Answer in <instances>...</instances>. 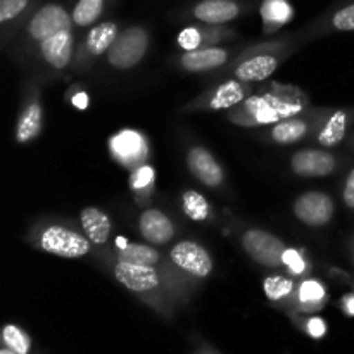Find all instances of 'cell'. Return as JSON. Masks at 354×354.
Returning a JSON list of instances; mask_svg holds the SVG:
<instances>
[{"instance_id":"5b68a950","label":"cell","mask_w":354,"mask_h":354,"mask_svg":"<svg viewBox=\"0 0 354 354\" xmlns=\"http://www.w3.org/2000/svg\"><path fill=\"white\" fill-rule=\"evenodd\" d=\"M294 213L310 227H324L334 216V201L324 192H306L296 201Z\"/></svg>"},{"instance_id":"30bf717a","label":"cell","mask_w":354,"mask_h":354,"mask_svg":"<svg viewBox=\"0 0 354 354\" xmlns=\"http://www.w3.org/2000/svg\"><path fill=\"white\" fill-rule=\"evenodd\" d=\"M290 165L301 176H327L335 169V158L325 151L310 149L294 154Z\"/></svg>"},{"instance_id":"ffe728a7","label":"cell","mask_w":354,"mask_h":354,"mask_svg":"<svg viewBox=\"0 0 354 354\" xmlns=\"http://www.w3.org/2000/svg\"><path fill=\"white\" fill-rule=\"evenodd\" d=\"M41 130V107L38 104H31L21 116L19 123L16 128V140L24 144L30 142L40 133Z\"/></svg>"},{"instance_id":"d590c367","label":"cell","mask_w":354,"mask_h":354,"mask_svg":"<svg viewBox=\"0 0 354 354\" xmlns=\"http://www.w3.org/2000/svg\"><path fill=\"white\" fill-rule=\"evenodd\" d=\"M342 197H344L346 206L351 207V209H354V169H353L351 173H349L348 182H346L344 194H342Z\"/></svg>"},{"instance_id":"8d00e7d4","label":"cell","mask_w":354,"mask_h":354,"mask_svg":"<svg viewBox=\"0 0 354 354\" xmlns=\"http://www.w3.org/2000/svg\"><path fill=\"white\" fill-rule=\"evenodd\" d=\"M73 106L76 109H86L88 107V95L85 92H78L75 97H73Z\"/></svg>"},{"instance_id":"ba28073f","label":"cell","mask_w":354,"mask_h":354,"mask_svg":"<svg viewBox=\"0 0 354 354\" xmlns=\"http://www.w3.org/2000/svg\"><path fill=\"white\" fill-rule=\"evenodd\" d=\"M114 277H116L121 286L137 294L152 292L159 286V275L154 266H142L120 261L114 266Z\"/></svg>"},{"instance_id":"e0dca14e","label":"cell","mask_w":354,"mask_h":354,"mask_svg":"<svg viewBox=\"0 0 354 354\" xmlns=\"http://www.w3.org/2000/svg\"><path fill=\"white\" fill-rule=\"evenodd\" d=\"M277 57L273 55H256V57L248 59L235 69V78L241 82H263L268 76L273 75L277 69Z\"/></svg>"},{"instance_id":"f1b7e54d","label":"cell","mask_w":354,"mask_h":354,"mask_svg":"<svg viewBox=\"0 0 354 354\" xmlns=\"http://www.w3.org/2000/svg\"><path fill=\"white\" fill-rule=\"evenodd\" d=\"M265 287V294L270 297L272 301H280L283 297L289 296L292 292V282L283 277H268L263 283Z\"/></svg>"},{"instance_id":"1f68e13d","label":"cell","mask_w":354,"mask_h":354,"mask_svg":"<svg viewBox=\"0 0 354 354\" xmlns=\"http://www.w3.org/2000/svg\"><path fill=\"white\" fill-rule=\"evenodd\" d=\"M203 41V35L197 28H185L182 33L178 35V45L183 48V50H197V47Z\"/></svg>"},{"instance_id":"5bb4252c","label":"cell","mask_w":354,"mask_h":354,"mask_svg":"<svg viewBox=\"0 0 354 354\" xmlns=\"http://www.w3.org/2000/svg\"><path fill=\"white\" fill-rule=\"evenodd\" d=\"M241 14V6L234 0H203L194 7V16L207 24H223Z\"/></svg>"},{"instance_id":"44dd1931","label":"cell","mask_w":354,"mask_h":354,"mask_svg":"<svg viewBox=\"0 0 354 354\" xmlns=\"http://www.w3.org/2000/svg\"><path fill=\"white\" fill-rule=\"evenodd\" d=\"M118 38V26L114 23H102L93 28L86 38V47L90 48L92 54H104L113 47V44Z\"/></svg>"},{"instance_id":"277c9868","label":"cell","mask_w":354,"mask_h":354,"mask_svg":"<svg viewBox=\"0 0 354 354\" xmlns=\"http://www.w3.org/2000/svg\"><path fill=\"white\" fill-rule=\"evenodd\" d=\"M242 245L256 263L268 266V268H277L282 265V256L287 249L280 239L265 230H258V228L245 232Z\"/></svg>"},{"instance_id":"4316f807","label":"cell","mask_w":354,"mask_h":354,"mask_svg":"<svg viewBox=\"0 0 354 354\" xmlns=\"http://www.w3.org/2000/svg\"><path fill=\"white\" fill-rule=\"evenodd\" d=\"M3 342H6V348H9L10 351L16 354H28L30 353L31 342L30 337L21 330L16 325H6L2 332Z\"/></svg>"},{"instance_id":"603a6c76","label":"cell","mask_w":354,"mask_h":354,"mask_svg":"<svg viewBox=\"0 0 354 354\" xmlns=\"http://www.w3.org/2000/svg\"><path fill=\"white\" fill-rule=\"evenodd\" d=\"M263 21L266 24H273V26H282V24L289 23L294 16L292 6L287 0H265L261 3Z\"/></svg>"},{"instance_id":"f35d334b","label":"cell","mask_w":354,"mask_h":354,"mask_svg":"<svg viewBox=\"0 0 354 354\" xmlns=\"http://www.w3.org/2000/svg\"><path fill=\"white\" fill-rule=\"evenodd\" d=\"M118 248H120V251L121 249H124V248H128V242L127 241H123V239H118Z\"/></svg>"},{"instance_id":"ac0fdd59","label":"cell","mask_w":354,"mask_h":354,"mask_svg":"<svg viewBox=\"0 0 354 354\" xmlns=\"http://www.w3.org/2000/svg\"><path fill=\"white\" fill-rule=\"evenodd\" d=\"M248 95V90L237 82V80H230V82H225L223 85L218 86V90L214 92L213 99H211L209 107L211 109H232L237 104H241L242 100Z\"/></svg>"},{"instance_id":"83f0119b","label":"cell","mask_w":354,"mask_h":354,"mask_svg":"<svg viewBox=\"0 0 354 354\" xmlns=\"http://www.w3.org/2000/svg\"><path fill=\"white\" fill-rule=\"evenodd\" d=\"M325 299V289L317 280H306L299 287V301L304 306L317 308Z\"/></svg>"},{"instance_id":"4dcf8cb0","label":"cell","mask_w":354,"mask_h":354,"mask_svg":"<svg viewBox=\"0 0 354 354\" xmlns=\"http://www.w3.org/2000/svg\"><path fill=\"white\" fill-rule=\"evenodd\" d=\"M28 2L30 0H0V21L7 23L19 16L28 7Z\"/></svg>"},{"instance_id":"3957f363","label":"cell","mask_w":354,"mask_h":354,"mask_svg":"<svg viewBox=\"0 0 354 354\" xmlns=\"http://www.w3.org/2000/svg\"><path fill=\"white\" fill-rule=\"evenodd\" d=\"M149 47V37L142 28H128L118 35L116 41L109 48V62L120 69L133 68L142 61Z\"/></svg>"},{"instance_id":"6da1fadb","label":"cell","mask_w":354,"mask_h":354,"mask_svg":"<svg viewBox=\"0 0 354 354\" xmlns=\"http://www.w3.org/2000/svg\"><path fill=\"white\" fill-rule=\"evenodd\" d=\"M303 106L299 102H292L289 99L275 95V93H265V95H252L237 107L235 113L230 114L232 120L239 124H272L287 118L296 116L301 113Z\"/></svg>"},{"instance_id":"9a60e30c","label":"cell","mask_w":354,"mask_h":354,"mask_svg":"<svg viewBox=\"0 0 354 354\" xmlns=\"http://www.w3.org/2000/svg\"><path fill=\"white\" fill-rule=\"evenodd\" d=\"M227 59L228 52L225 48H197V50L183 54L182 64L189 71H207V69H214L225 64Z\"/></svg>"},{"instance_id":"f546056e","label":"cell","mask_w":354,"mask_h":354,"mask_svg":"<svg viewBox=\"0 0 354 354\" xmlns=\"http://www.w3.org/2000/svg\"><path fill=\"white\" fill-rule=\"evenodd\" d=\"M332 26L339 31H354V3L342 7L334 14Z\"/></svg>"},{"instance_id":"4fadbf2b","label":"cell","mask_w":354,"mask_h":354,"mask_svg":"<svg viewBox=\"0 0 354 354\" xmlns=\"http://www.w3.org/2000/svg\"><path fill=\"white\" fill-rule=\"evenodd\" d=\"M40 52L45 61L54 68L62 69L69 64L73 55L71 30L61 31L40 41Z\"/></svg>"},{"instance_id":"cb8c5ba5","label":"cell","mask_w":354,"mask_h":354,"mask_svg":"<svg viewBox=\"0 0 354 354\" xmlns=\"http://www.w3.org/2000/svg\"><path fill=\"white\" fill-rule=\"evenodd\" d=\"M161 259L158 251L151 248V245L144 244H128V248L120 251V261L123 263H133V265L142 266H156Z\"/></svg>"},{"instance_id":"d6a6232c","label":"cell","mask_w":354,"mask_h":354,"mask_svg":"<svg viewBox=\"0 0 354 354\" xmlns=\"http://www.w3.org/2000/svg\"><path fill=\"white\" fill-rule=\"evenodd\" d=\"M282 265H286L294 275H301L306 270V263H304L303 256L296 249H286L282 256Z\"/></svg>"},{"instance_id":"2e32d148","label":"cell","mask_w":354,"mask_h":354,"mask_svg":"<svg viewBox=\"0 0 354 354\" xmlns=\"http://www.w3.org/2000/svg\"><path fill=\"white\" fill-rule=\"evenodd\" d=\"M85 235L93 244H106L111 235V220L97 207H85L80 214Z\"/></svg>"},{"instance_id":"ab89813d","label":"cell","mask_w":354,"mask_h":354,"mask_svg":"<svg viewBox=\"0 0 354 354\" xmlns=\"http://www.w3.org/2000/svg\"><path fill=\"white\" fill-rule=\"evenodd\" d=\"M0 354H16V353H12L9 348H6V349H2V351H0Z\"/></svg>"},{"instance_id":"74e56055","label":"cell","mask_w":354,"mask_h":354,"mask_svg":"<svg viewBox=\"0 0 354 354\" xmlns=\"http://www.w3.org/2000/svg\"><path fill=\"white\" fill-rule=\"evenodd\" d=\"M342 308H344V311L349 315V317H354V294H349V296L344 297V301H342Z\"/></svg>"},{"instance_id":"836d02e7","label":"cell","mask_w":354,"mask_h":354,"mask_svg":"<svg viewBox=\"0 0 354 354\" xmlns=\"http://www.w3.org/2000/svg\"><path fill=\"white\" fill-rule=\"evenodd\" d=\"M154 180V169L151 166H140V168L135 169L133 176H131V187L137 190L145 189L149 187Z\"/></svg>"},{"instance_id":"d6986e66","label":"cell","mask_w":354,"mask_h":354,"mask_svg":"<svg viewBox=\"0 0 354 354\" xmlns=\"http://www.w3.org/2000/svg\"><path fill=\"white\" fill-rule=\"evenodd\" d=\"M346 130H348V114L344 111H335L318 135V142L324 147H334V145L341 144Z\"/></svg>"},{"instance_id":"7402d4cb","label":"cell","mask_w":354,"mask_h":354,"mask_svg":"<svg viewBox=\"0 0 354 354\" xmlns=\"http://www.w3.org/2000/svg\"><path fill=\"white\" fill-rule=\"evenodd\" d=\"M308 127L303 120H297V118H287V120L279 121V123L273 127L272 137L273 140L279 142V144H294V142L301 140V138L306 135Z\"/></svg>"},{"instance_id":"484cf974","label":"cell","mask_w":354,"mask_h":354,"mask_svg":"<svg viewBox=\"0 0 354 354\" xmlns=\"http://www.w3.org/2000/svg\"><path fill=\"white\" fill-rule=\"evenodd\" d=\"M182 204L187 216L194 221L207 220V216H209L211 213L209 203H207L199 192H194V190H187V192L183 194Z\"/></svg>"},{"instance_id":"52a82bcc","label":"cell","mask_w":354,"mask_h":354,"mask_svg":"<svg viewBox=\"0 0 354 354\" xmlns=\"http://www.w3.org/2000/svg\"><path fill=\"white\" fill-rule=\"evenodd\" d=\"M169 256H171V261L178 268L190 273V275L199 277V279H204V277H207L213 272L211 256L207 254L206 249H203L196 242H180V244H176L171 249V254Z\"/></svg>"},{"instance_id":"9c48e42d","label":"cell","mask_w":354,"mask_h":354,"mask_svg":"<svg viewBox=\"0 0 354 354\" xmlns=\"http://www.w3.org/2000/svg\"><path fill=\"white\" fill-rule=\"evenodd\" d=\"M111 152L123 166H138L147 158V144L144 137L133 130H124L109 140Z\"/></svg>"},{"instance_id":"7c38bea8","label":"cell","mask_w":354,"mask_h":354,"mask_svg":"<svg viewBox=\"0 0 354 354\" xmlns=\"http://www.w3.org/2000/svg\"><path fill=\"white\" fill-rule=\"evenodd\" d=\"M140 234L147 242L154 245L166 244L175 235V227H173L171 220L166 216L165 213L158 209H147L140 214Z\"/></svg>"},{"instance_id":"d4e9b609","label":"cell","mask_w":354,"mask_h":354,"mask_svg":"<svg viewBox=\"0 0 354 354\" xmlns=\"http://www.w3.org/2000/svg\"><path fill=\"white\" fill-rule=\"evenodd\" d=\"M104 0H78L73 9V23L76 26H88L102 14Z\"/></svg>"},{"instance_id":"8fae6325","label":"cell","mask_w":354,"mask_h":354,"mask_svg":"<svg viewBox=\"0 0 354 354\" xmlns=\"http://www.w3.org/2000/svg\"><path fill=\"white\" fill-rule=\"evenodd\" d=\"M187 165L192 175L204 183L206 187H218L223 182V169L218 165L216 159L211 156L203 147H194L190 149L189 158H187Z\"/></svg>"},{"instance_id":"7a4b0ae2","label":"cell","mask_w":354,"mask_h":354,"mask_svg":"<svg viewBox=\"0 0 354 354\" xmlns=\"http://www.w3.org/2000/svg\"><path fill=\"white\" fill-rule=\"evenodd\" d=\"M38 245L45 252H50V254L68 259L82 258V256H85L90 251L88 237H83L78 232L71 230V228L59 227V225L45 228L41 232Z\"/></svg>"},{"instance_id":"8992f818","label":"cell","mask_w":354,"mask_h":354,"mask_svg":"<svg viewBox=\"0 0 354 354\" xmlns=\"http://www.w3.org/2000/svg\"><path fill=\"white\" fill-rule=\"evenodd\" d=\"M71 21L73 17H69V14L66 12L64 7L55 6V3H47V6L41 7V9L31 17L28 31H30V35L35 40L41 41L55 33L71 30Z\"/></svg>"},{"instance_id":"e575fe53","label":"cell","mask_w":354,"mask_h":354,"mask_svg":"<svg viewBox=\"0 0 354 354\" xmlns=\"http://www.w3.org/2000/svg\"><path fill=\"white\" fill-rule=\"evenodd\" d=\"M306 330L313 339H322L325 334H327V325H325V322L322 320V318L315 317L311 318V320H308Z\"/></svg>"}]
</instances>
